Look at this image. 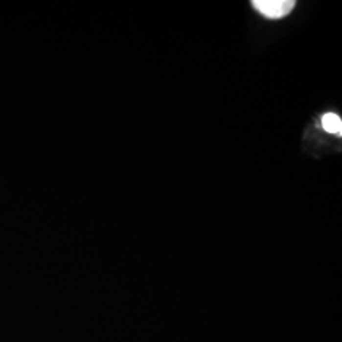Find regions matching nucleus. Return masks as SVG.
Segmentation results:
<instances>
[{
    "instance_id": "nucleus-1",
    "label": "nucleus",
    "mask_w": 342,
    "mask_h": 342,
    "mask_svg": "<svg viewBox=\"0 0 342 342\" xmlns=\"http://www.w3.org/2000/svg\"><path fill=\"white\" fill-rule=\"evenodd\" d=\"M252 6L268 19L285 18L293 10V0H253Z\"/></svg>"
},
{
    "instance_id": "nucleus-2",
    "label": "nucleus",
    "mask_w": 342,
    "mask_h": 342,
    "mask_svg": "<svg viewBox=\"0 0 342 342\" xmlns=\"http://www.w3.org/2000/svg\"><path fill=\"white\" fill-rule=\"evenodd\" d=\"M321 125L323 129L331 133V135H342V122H341V117L338 116L336 113H326L323 117H321Z\"/></svg>"
}]
</instances>
